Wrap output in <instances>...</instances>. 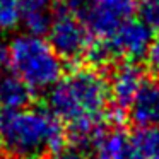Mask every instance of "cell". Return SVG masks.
Returning <instances> with one entry per match:
<instances>
[{
  "instance_id": "1",
  "label": "cell",
  "mask_w": 159,
  "mask_h": 159,
  "mask_svg": "<svg viewBox=\"0 0 159 159\" xmlns=\"http://www.w3.org/2000/svg\"><path fill=\"white\" fill-rule=\"evenodd\" d=\"M46 104L48 111L69 127L75 144L94 145L104 135V121L110 120L108 79L98 69L75 67L48 89Z\"/></svg>"
},
{
  "instance_id": "2",
  "label": "cell",
  "mask_w": 159,
  "mask_h": 159,
  "mask_svg": "<svg viewBox=\"0 0 159 159\" xmlns=\"http://www.w3.org/2000/svg\"><path fill=\"white\" fill-rule=\"evenodd\" d=\"M65 128L48 108L29 106L5 115L0 144L12 159H43L63 147Z\"/></svg>"
},
{
  "instance_id": "3",
  "label": "cell",
  "mask_w": 159,
  "mask_h": 159,
  "mask_svg": "<svg viewBox=\"0 0 159 159\" xmlns=\"http://www.w3.org/2000/svg\"><path fill=\"white\" fill-rule=\"evenodd\" d=\"M12 72L31 89H52L63 72L62 58L46 39L34 34H19L9 43Z\"/></svg>"
},
{
  "instance_id": "4",
  "label": "cell",
  "mask_w": 159,
  "mask_h": 159,
  "mask_svg": "<svg viewBox=\"0 0 159 159\" xmlns=\"http://www.w3.org/2000/svg\"><path fill=\"white\" fill-rule=\"evenodd\" d=\"M50 45L62 60L77 62L86 58L87 50L93 45L94 38L80 16L72 7L70 0L57 5L53 21L48 29Z\"/></svg>"
},
{
  "instance_id": "5",
  "label": "cell",
  "mask_w": 159,
  "mask_h": 159,
  "mask_svg": "<svg viewBox=\"0 0 159 159\" xmlns=\"http://www.w3.org/2000/svg\"><path fill=\"white\" fill-rule=\"evenodd\" d=\"M70 4L98 39L110 38L127 21L134 19L137 9L135 0H70Z\"/></svg>"
},
{
  "instance_id": "6",
  "label": "cell",
  "mask_w": 159,
  "mask_h": 159,
  "mask_svg": "<svg viewBox=\"0 0 159 159\" xmlns=\"http://www.w3.org/2000/svg\"><path fill=\"white\" fill-rule=\"evenodd\" d=\"M152 29L142 19H130L104 39L111 58H125L127 62H135L144 58L152 41Z\"/></svg>"
},
{
  "instance_id": "7",
  "label": "cell",
  "mask_w": 159,
  "mask_h": 159,
  "mask_svg": "<svg viewBox=\"0 0 159 159\" xmlns=\"http://www.w3.org/2000/svg\"><path fill=\"white\" fill-rule=\"evenodd\" d=\"M144 82V72L135 62H125L121 65H116L108 80V86H110L111 103L118 113H121V110L130 108L132 101L135 99Z\"/></svg>"
},
{
  "instance_id": "8",
  "label": "cell",
  "mask_w": 159,
  "mask_h": 159,
  "mask_svg": "<svg viewBox=\"0 0 159 159\" xmlns=\"http://www.w3.org/2000/svg\"><path fill=\"white\" fill-rule=\"evenodd\" d=\"M128 116L139 128L159 127V79H145L128 108Z\"/></svg>"
},
{
  "instance_id": "9",
  "label": "cell",
  "mask_w": 159,
  "mask_h": 159,
  "mask_svg": "<svg viewBox=\"0 0 159 159\" xmlns=\"http://www.w3.org/2000/svg\"><path fill=\"white\" fill-rule=\"evenodd\" d=\"M34 91L14 72L2 70L0 72V108L2 111H19L31 106Z\"/></svg>"
},
{
  "instance_id": "10",
  "label": "cell",
  "mask_w": 159,
  "mask_h": 159,
  "mask_svg": "<svg viewBox=\"0 0 159 159\" xmlns=\"http://www.w3.org/2000/svg\"><path fill=\"white\" fill-rule=\"evenodd\" d=\"M55 11V0H21V24L28 34L41 36L48 33Z\"/></svg>"
},
{
  "instance_id": "11",
  "label": "cell",
  "mask_w": 159,
  "mask_h": 159,
  "mask_svg": "<svg viewBox=\"0 0 159 159\" xmlns=\"http://www.w3.org/2000/svg\"><path fill=\"white\" fill-rule=\"evenodd\" d=\"M98 159H142L132 137L121 130L108 132L98 142Z\"/></svg>"
},
{
  "instance_id": "12",
  "label": "cell",
  "mask_w": 159,
  "mask_h": 159,
  "mask_svg": "<svg viewBox=\"0 0 159 159\" xmlns=\"http://www.w3.org/2000/svg\"><path fill=\"white\" fill-rule=\"evenodd\" d=\"M130 137L142 159H159V127L139 128Z\"/></svg>"
},
{
  "instance_id": "13",
  "label": "cell",
  "mask_w": 159,
  "mask_h": 159,
  "mask_svg": "<svg viewBox=\"0 0 159 159\" xmlns=\"http://www.w3.org/2000/svg\"><path fill=\"white\" fill-rule=\"evenodd\" d=\"M21 24V0H0V33H9Z\"/></svg>"
},
{
  "instance_id": "14",
  "label": "cell",
  "mask_w": 159,
  "mask_h": 159,
  "mask_svg": "<svg viewBox=\"0 0 159 159\" xmlns=\"http://www.w3.org/2000/svg\"><path fill=\"white\" fill-rule=\"evenodd\" d=\"M48 159H98V154H94L93 147L80 144L63 145L57 152H53Z\"/></svg>"
},
{
  "instance_id": "15",
  "label": "cell",
  "mask_w": 159,
  "mask_h": 159,
  "mask_svg": "<svg viewBox=\"0 0 159 159\" xmlns=\"http://www.w3.org/2000/svg\"><path fill=\"white\" fill-rule=\"evenodd\" d=\"M140 19L151 29H159V0H144L142 2Z\"/></svg>"
},
{
  "instance_id": "16",
  "label": "cell",
  "mask_w": 159,
  "mask_h": 159,
  "mask_svg": "<svg viewBox=\"0 0 159 159\" xmlns=\"http://www.w3.org/2000/svg\"><path fill=\"white\" fill-rule=\"evenodd\" d=\"M144 58H145V63H147L149 70L159 79V33L152 38Z\"/></svg>"
},
{
  "instance_id": "17",
  "label": "cell",
  "mask_w": 159,
  "mask_h": 159,
  "mask_svg": "<svg viewBox=\"0 0 159 159\" xmlns=\"http://www.w3.org/2000/svg\"><path fill=\"white\" fill-rule=\"evenodd\" d=\"M5 63H9V43L0 36V72L4 70Z\"/></svg>"
},
{
  "instance_id": "18",
  "label": "cell",
  "mask_w": 159,
  "mask_h": 159,
  "mask_svg": "<svg viewBox=\"0 0 159 159\" xmlns=\"http://www.w3.org/2000/svg\"><path fill=\"white\" fill-rule=\"evenodd\" d=\"M4 120H5V115L2 111V108H0V134H2V128H4Z\"/></svg>"
}]
</instances>
